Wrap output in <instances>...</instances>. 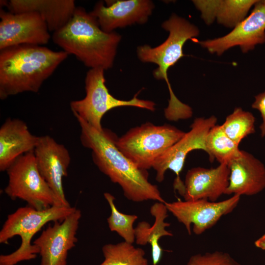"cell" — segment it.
Wrapping results in <instances>:
<instances>
[{
  "instance_id": "e0dca14e",
  "label": "cell",
  "mask_w": 265,
  "mask_h": 265,
  "mask_svg": "<svg viewBox=\"0 0 265 265\" xmlns=\"http://www.w3.org/2000/svg\"><path fill=\"white\" fill-rule=\"evenodd\" d=\"M229 185L225 194L252 196L265 188V166L252 154L242 151L240 155L228 165Z\"/></svg>"
},
{
  "instance_id": "44dd1931",
  "label": "cell",
  "mask_w": 265,
  "mask_h": 265,
  "mask_svg": "<svg viewBox=\"0 0 265 265\" xmlns=\"http://www.w3.org/2000/svg\"><path fill=\"white\" fill-rule=\"evenodd\" d=\"M225 133L221 125H215L209 132L206 146L211 161L215 159L220 164L228 165L238 157L241 150Z\"/></svg>"
},
{
  "instance_id": "7c38bea8",
  "label": "cell",
  "mask_w": 265,
  "mask_h": 265,
  "mask_svg": "<svg viewBox=\"0 0 265 265\" xmlns=\"http://www.w3.org/2000/svg\"><path fill=\"white\" fill-rule=\"evenodd\" d=\"M81 212L76 209L62 221L53 222L34 241L39 249L40 265H67L68 252L77 242Z\"/></svg>"
},
{
  "instance_id": "ffe728a7",
  "label": "cell",
  "mask_w": 265,
  "mask_h": 265,
  "mask_svg": "<svg viewBox=\"0 0 265 265\" xmlns=\"http://www.w3.org/2000/svg\"><path fill=\"white\" fill-rule=\"evenodd\" d=\"M168 210L165 203L157 202L150 208V213L155 217L153 224L143 221L139 222L135 228V238L137 244L145 245L148 243L151 246V256L153 265H158L160 262L163 250L159 244L162 237H172L173 234L166 229L170 225L165 221L168 216Z\"/></svg>"
},
{
  "instance_id": "83f0119b",
  "label": "cell",
  "mask_w": 265,
  "mask_h": 265,
  "mask_svg": "<svg viewBox=\"0 0 265 265\" xmlns=\"http://www.w3.org/2000/svg\"><path fill=\"white\" fill-rule=\"evenodd\" d=\"M252 108L258 110L262 116V123L260 128L262 137L265 136V91L255 97V101L252 105Z\"/></svg>"
},
{
  "instance_id": "30bf717a",
  "label": "cell",
  "mask_w": 265,
  "mask_h": 265,
  "mask_svg": "<svg viewBox=\"0 0 265 265\" xmlns=\"http://www.w3.org/2000/svg\"><path fill=\"white\" fill-rule=\"evenodd\" d=\"M240 196L233 195L231 197L219 202L206 199L178 200L165 204L168 210L185 225L189 235L193 232L200 235L213 227L223 215L231 213L237 206Z\"/></svg>"
},
{
  "instance_id": "277c9868",
  "label": "cell",
  "mask_w": 265,
  "mask_h": 265,
  "mask_svg": "<svg viewBox=\"0 0 265 265\" xmlns=\"http://www.w3.org/2000/svg\"><path fill=\"white\" fill-rule=\"evenodd\" d=\"M161 26L169 32L166 40L154 48L148 45L138 46L137 56L143 62L157 64L158 67L153 71L154 78L164 80L167 83L170 99L167 107L164 109L165 118L174 121L186 119L191 117L192 108L176 97L169 83L167 72L170 67L185 56L183 49L185 43L198 36L199 30L196 26L175 14L163 22Z\"/></svg>"
},
{
  "instance_id": "52a82bcc",
  "label": "cell",
  "mask_w": 265,
  "mask_h": 265,
  "mask_svg": "<svg viewBox=\"0 0 265 265\" xmlns=\"http://www.w3.org/2000/svg\"><path fill=\"white\" fill-rule=\"evenodd\" d=\"M105 70L102 68L90 69L85 79V97L72 101L70 108L75 117L84 120L99 131H102L101 121L109 110L119 106H134L150 111L155 110V103L151 101L139 99L138 93L130 100L115 98L106 85Z\"/></svg>"
},
{
  "instance_id": "ac0fdd59",
  "label": "cell",
  "mask_w": 265,
  "mask_h": 265,
  "mask_svg": "<svg viewBox=\"0 0 265 265\" xmlns=\"http://www.w3.org/2000/svg\"><path fill=\"white\" fill-rule=\"evenodd\" d=\"M39 139L23 121L7 119L0 128V171H6L18 158L34 151Z\"/></svg>"
},
{
  "instance_id": "d4e9b609",
  "label": "cell",
  "mask_w": 265,
  "mask_h": 265,
  "mask_svg": "<svg viewBox=\"0 0 265 265\" xmlns=\"http://www.w3.org/2000/svg\"><path fill=\"white\" fill-rule=\"evenodd\" d=\"M104 195L111 210V214L107 218L110 230L117 233L125 241L133 244L135 239V228L133 225L138 216L121 212L115 205L114 196L108 192L104 193Z\"/></svg>"
},
{
  "instance_id": "ba28073f",
  "label": "cell",
  "mask_w": 265,
  "mask_h": 265,
  "mask_svg": "<svg viewBox=\"0 0 265 265\" xmlns=\"http://www.w3.org/2000/svg\"><path fill=\"white\" fill-rule=\"evenodd\" d=\"M6 171L8 182L4 192L11 199L25 201L38 210L65 206L40 173L34 151L18 158Z\"/></svg>"
},
{
  "instance_id": "6da1fadb",
  "label": "cell",
  "mask_w": 265,
  "mask_h": 265,
  "mask_svg": "<svg viewBox=\"0 0 265 265\" xmlns=\"http://www.w3.org/2000/svg\"><path fill=\"white\" fill-rule=\"evenodd\" d=\"M81 129V144L92 151V160L98 169L122 188L129 200H147L165 203L156 185L148 179L147 170L139 168L117 147L116 135L104 129L100 132L80 117H76Z\"/></svg>"
},
{
  "instance_id": "7402d4cb",
  "label": "cell",
  "mask_w": 265,
  "mask_h": 265,
  "mask_svg": "<svg viewBox=\"0 0 265 265\" xmlns=\"http://www.w3.org/2000/svg\"><path fill=\"white\" fill-rule=\"evenodd\" d=\"M102 252L104 260L100 265H148L144 250L125 241L106 244Z\"/></svg>"
},
{
  "instance_id": "9a60e30c",
  "label": "cell",
  "mask_w": 265,
  "mask_h": 265,
  "mask_svg": "<svg viewBox=\"0 0 265 265\" xmlns=\"http://www.w3.org/2000/svg\"><path fill=\"white\" fill-rule=\"evenodd\" d=\"M100 1L90 14L106 32L135 24L146 23L155 8L149 0H117Z\"/></svg>"
},
{
  "instance_id": "4fadbf2b",
  "label": "cell",
  "mask_w": 265,
  "mask_h": 265,
  "mask_svg": "<svg viewBox=\"0 0 265 265\" xmlns=\"http://www.w3.org/2000/svg\"><path fill=\"white\" fill-rule=\"evenodd\" d=\"M0 50L20 45L42 46L51 38L47 25L35 12L0 11Z\"/></svg>"
},
{
  "instance_id": "2e32d148",
  "label": "cell",
  "mask_w": 265,
  "mask_h": 265,
  "mask_svg": "<svg viewBox=\"0 0 265 265\" xmlns=\"http://www.w3.org/2000/svg\"><path fill=\"white\" fill-rule=\"evenodd\" d=\"M230 169L226 164H220L215 168L198 167L186 173L184 200L206 199L216 201L223 194L229 185Z\"/></svg>"
},
{
  "instance_id": "603a6c76",
  "label": "cell",
  "mask_w": 265,
  "mask_h": 265,
  "mask_svg": "<svg viewBox=\"0 0 265 265\" xmlns=\"http://www.w3.org/2000/svg\"><path fill=\"white\" fill-rule=\"evenodd\" d=\"M258 0H216L215 19L218 24L234 28L246 16Z\"/></svg>"
},
{
  "instance_id": "5b68a950",
  "label": "cell",
  "mask_w": 265,
  "mask_h": 265,
  "mask_svg": "<svg viewBox=\"0 0 265 265\" xmlns=\"http://www.w3.org/2000/svg\"><path fill=\"white\" fill-rule=\"evenodd\" d=\"M76 209L71 206H53L38 210L26 206L8 214L0 231V243L6 244L16 236L20 237L21 242L15 251L0 256V265H16L35 259L39 251L35 244H31L34 236L47 223L62 221Z\"/></svg>"
},
{
  "instance_id": "3957f363",
  "label": "cell",
  "mask_w": 265,
  "mask_h": 265,
  "mask_svg": "<svg viewBox=\"0 0 265 265\" xmlns=\"http://www.w3.org/2000/svg\"><path fill=\"white\" fill-rule=\"evenodd\" d=\"M52 39L86 67L106 70L113 65L121 36L103 31L90 13L78 6L67 24L53 32Z\"/></svg>"
},
{
  "instance_id": "f1b7e54d",
  "label": "cell",
  "mask_w": 265,
  "mask_h": 265,
  "mask_svg": "<svg viewBox=\"0 0 265 265\" xmlns=\"http://www.w3.org/2000/svg\"><path fill=\"white\" fill-rule=\"evenodd\" d=\"M254 244L256 247L265 250V234L258 238L255 241Z\"/></svg>"
},
{
  "instance_id": "8992f818",
  "label": "cell",
  "mask_w": 265,
  "mask_h": 265,
  "mask_svg": "<svg viewBox=\"0 0 265 265\" xmlns=\"http://www.w3.org/2000/svg\"><path fill=\"white\" fill-rule=\"evenodd\" d=\"M176 127L146 122L118 137V149L139 168L147 170L185 134Z\"/></svg>"
},
{
  "instance_id": "5bb4252c",
  "label": "cell",
  "mask_w": 265,
  "mask_h": 265,
  "mask_svg": "<svg viewBox=\"0 0 265 265\" xmlns=\"http://www.w3.org/2000/svg\"><path fill=\"white\" fill-rule=\"evenodd\" d=\"M38 169L42 177L63 205L71 206L63 187V178L67 176L71 158L63 145L49 135L39 136L34 150Z\"/></svg>"
},
{
  "instance_id": "d6986e66",
  "label": "cell",
  "mask_w": 265,
  "mask_h": 265,
  "mask_svg": "<svg viewBox=\"0 0 265 265\" xmlns=\"http://www.w3.org/2000/svg\"><path fill=\"white\" fill-rule=\"evenodd\" d=\"M6 6L9 12H35L54 32L65 26L72 17L76 6L74 0H10Z\"/></svg>"
},
{
  "instance_id": "9c48e42d",
  "label": "cell",
  "mask_w": 265,
  "mask_h": 265,
  "mask_svg": "<svg viewBox=\"0 0 265 265\" xmlns=\"http://www.w3.org/2000/svg\"><path fill=\"white\" fill-rule=\"evenodd\" d=\"M217 118L214 116L209 118H196L190 126V130L183 137L159 157L152 168L156 170V179L162 182L167 170L170 169L176 174L173 187L174 190L183 196L184 183L180 178L186 156L194 150H202L207 153L206 139L210 130L214 126Z\"/></svg>"
},
{
  "instance_id": "8fae6325",
  "label": "cell",
  "mask_w": 265,
  "mask_h": 265,
  "mask_svg": "<svg viewBox=\"0 0 265 265\" xmlns=\"http://www.w3.org/2000/svg\"><path fill=\"white\" fill-rule=\"evenodd\" d=\"M198 43L210 53L218 55L235 46L246 53L256 45L265 43V0H258L250 15L229 33Z\"/></svg>"
},
{
  "instance_id": "484cf974",
  "label": "cell",
  "mask_w": 265,
  "mask_h": 265,
  "mask_svg": "<svg viewBox=\"0 0 265 265\" xmlns=\"http://www.w3.org/2000/svg\"><path fill=\"white\" fill-rule=\"evenodd\" d=\"M186 265H241L226 252L215 251L196 254L190 257Z\"/></svg>"
},
{
  "instance_id": "7a4b0ae2",
  "label": "cell",
  "mask_w": 265,
  "mask_h": 265,
  "mask_svg": "<svg viewBox=\"0 0 265 265\" xmlns=\"http://www.w3.org/2000/svg\"><path fill=\"white\" fill-rule=\"evenodd\" d=\"M0 98L38 92L69 54L43 46L20 45L0 50Z\"/></svg>"
},
{
  "instance_id": "4316f807",
  "label": "cell",
  "mask_w": 265,
  "mask_h": 265,
  "mask_svg": "<svg viewBox=\"0 0 265 265\" xmlns=\"http://www.w3.org/2000/svg\"><path fill=\"white\" fill-rule=\"evenodd\" d=\"M216 0H194L192 2L201 13L202 18L210 25L215 20Z\"/></svg>"
},
{
  "instance_id": "cb8c5ba5",
  "label": "cell",
  "mask_w": 265,
  "mask_h": 265,
  "mask_svg": "<svg viewBox=\"0 0 265 265\" xmlns=\"http://www.w3.org/2000/svg\"><path fill=\"white\" fill-rule=\"evenodd\" d=\"M255 122L251 112L237 107L227 116L221 127L227 136L239 145L244 138L255 132Z\"/></svg>"
}]
</instances>
